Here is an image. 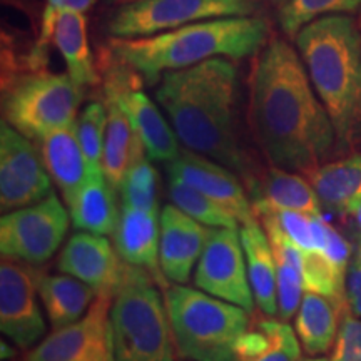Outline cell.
I'll return each instance as SVG.
<instances>
[{"label":"cell","mask_w":361,"mask_h":361,"mask_svg":"<svg viewBox=\"0 0 361 361\" xmlns=\"http://www.w3.org/2000/svg\"><path fill=\"white\" fill-rule=\"evenodd\" d=\"M114 247L129 264L159 274L161 214L157 211L121 206L114 229Z\"/></svg>","instance_id":"cell-19"},{"label":"cell","mask_w":361,"mask_h":361,"mask_svg":"<svg viewBox=\"0 0 361 361\" xmlns=\"http://www.w3.org/2000/svg\"><path fill=\"white\" fill-rule=\"evenodd\" d=\"M40 273L32 264L2 256L0 264V329L20 350L42 340L47 324L39 308Z\"/></svg>","instance_id":"cell-13"},{"label":"cell","mask_w":361,"mask_h":361,"mask_svg":"<svg viewBox=\"0 0 361 361\" xmlns=\"http://www.w3.org/2000/svg\"><path fill=\"white\" fill-rule=\"evenodd\" d=\"M250 121L266 161L305 178L338 151L335 126L303 59L279 37L264 45L252 66Z\"/></svg>","instance_id":"cell-1"},{"label":"cell","mask_w":361,"mask_h":361,"mask_svg":"<svg viewBox=\"0 0 361 361\" xmlns=\"http://www.w3.org/2000/svg\"><path fill=\"white\" fill-rule=\"evenodd\" d=\"M211 231L213 229H209V226L183 213L174 204L162 207L159 238L161 273L176 284H186L204 251Z\"/></svg>","instance_id":"cell-17"},{"label":"cell","mask_w":361,"mask_h":361,"mask_svg":"<svg viewBox=\"0 0 361 361\" xmlns=\"http://www.w3.org/2000/svg\"><path fill=\"white\" fill-rule=\"evenodd\" d=\"M343 300L306 291L295 314V331L306 355L328 353L340 329Z\"/></svg>","instance_id":"cell-24"},{"label":"cell","mask_w":361,"mask_h":361,"mask_svg":"<svg viewBox=\"0 0 361 361\" xmlns=\"http://www.w3.org/2000/svg\"><path fill=\"white\" fill-rule=\"evenodd\" d=\"M258 12V0H135L117 8L107 32L114 39L149 37L196 22Z\"/></svg>","instance_id":"cell-8"},{"label":"cell","mask_w":361,"mask_h":361,"mask_svg":"<svg viewBox=\"0 0 361 361\" xmlns=\"http://www.w3.org/2000/svg\"><path fill=\"white\" fill-rule=\"evenodd\" d=\"M241 245L245 250L247 276L256 306L266 316L278 314V273L273 247L264 228L258 221L241 224Z\"/></svg>","instance_id":"cell-22"},{"label":"cell","mask_w":361,"mask_h":361,"mask_svg":"<svg viewBox=\"0 0 361 361\" xmlns=\"http://www.w3.org/2000/svg\"><path fill=\"white\" fill-rule=\"evenodd\" d=\"M106 106L107 128L102 152V173L111 186L119 191L128 171L144 159L147 151L119 104L114 99L106 97Z\"/></svg>","instance_id":"cell-23"},{"label":"cell","mask_w":361,"mask_h":361,"mask_svg":"<svg viewBox=\"0 0 361 361\" xmlns=\"http://www.w3.org/2000/svg\"><path fill=\"white\" fill-rule=\"evenodd\" d=\"M37 288L52 331L79 322L99 296L90 284L66 273L40 274Z\"/></svg>","instance_id":"cell-26"},{"label":"cell","mask_w":361,"mask_h":361,"mask_svg":"<svg viewBox=\"0 0 361 361\" xmlns=\"http://www.w3.org/2000/svg\"><path fill=\"white\" fill-rule=\"evenodd\" d=\"M157 191H159L157 171L151 164L149 156H146L128 171L117 192L121 194V206L157 211L159 209Z\"/></svg>","instance_id":"cell-33"},{"label":"cell","mask_w":361,"mask_h":361,"mask_svg":"<svg viewBox=\"0 0 361 361\" xmlns=\"http://www.w3.org/2000/svg\"><path fill=\"white\" fill-rule=\"evenodd\" d=\"M300 361H329L324 356H310V358H301Z\"/></svg>","instance_id":"cell-40"},{"label":"cell","mask_w":361,"mask_h":361,"mask_svg":"<svg viewBox=\"0 0 361 361\" xmlns=\"http://www.w3.org/2000/svg\"><path fill=\"white\" fill-rule=\"evenodd\" d=\"M75 134L89 162V173L102 171V152L106 141L107 106L106 102L94 101L87 104L74 123Z\"/></svg>","instance_id":"cell-32"},{"label":"cell","mask_w":361,"mask_h":361,"mask_svg":"<svg viewBox=\"0 0 361 361\" xmlns=\"http://www.w3.org/2000/svg\"><path fill=\"white\" fill-rule=\"evenodd\" d=\"M111 306V296H97L79 322L47 335L24 361H114Z\"/></svg>","instance_id":"cell-14"},{"label":"cell","mask_w":361,"mask_h":361,"mask_svg":"<svg viewBox=\"0 0 361 361\" xmlns=\"http://www.w3.org/2000/svg\"><path fill=\"white\" fill-rule=\"evenodd\" d=\"M106 2H116V0H106Z\"/></svg>","instance_id":"cell-43"},{"label":"cell","mask_w":361,"mask_h":361,"mask_svg":"<svg viewBox=\"0 0 361 361\" xmlns=\"http://www.w3.org/2000/svg\"><path fill=\"white\" fill-rule=\"evenodd\" d=\"M271 4H273V6H276V7H281L284 2H286V0H269Z\"/></svg>","instance_id":"cell-41"},{"label":"cell","mask_w":361,"mask_h":361,"mask_svg":"<svg viewBox=\"0 0 361 361\" xmlns=\"http://www.w3.org/2000/svg\"><path fill=\"white\" fill-rule=\"evenodd\" d=\"M273 247L278 273V316L288 322L296 314L305 296L303 251L293 245L276 226L261 223Z\"/></svg>","instance_id":"cell-28"},{"label":"cell","mask_w":361,"mask_h":361,"mask_svg":"<svg viewBox=\"0 0 361 361\" xmlns=\"http://www.w3.org/2000/svg\"><path fill=\"white\" fill-rule=\"evenodd\" d=\"M176 351L191 361H236L251 326L250 311L201 290L174 284L166 293Z\"/></svg>","instance_id":"cell-5"},{"label":"cell","mask_w":361,"mask_h":361,"mask_svg":"<svg viewBox=\"0 0 361 361\" xmlns=\"http://www.w3.org/2000/svg\"><path fill=\"white\" fill-rule=\"evenodd\" d=\"M197 290L252 313V296L239 229L214 228L194 271Z\"/></svg>","instance_id":"cell-10"},{"label":"cell","mask_w":361,"mask_h":361,"mask_svg":"<svg viewBox=\"0 0 361 361\" xmlns=\"http://www.w3.org/2000/svg\"><path fill=\"white\" fill-rule=\"evenodd\" d=\"M11 358L12 356V351H11V348H8V346L6 345V341H2V358Z\"/></svg>","instance_id":"cell-39"},{"label":"cell","mask_w":361,"mask_h":361,"mask_svg":"<svg viewBox=\"0 0 361 361\" xmlns=\"http://www.w3.org/2000/svg\"><path fill=\"white\" fill-rule=\"evenodd\" d=\"M301 343L295 328L273 316L247 328L236 346V361H300Z\"/></svg>","instance_id":"cell-27"},{"label":"cell","mask_w":361,"mask_h":361,"mask_svg":"<svg viewBox=\"0 0 361 361\" xmlns=\"http://www.w3.org/2000/svg\"><path fill=\"white\" fill-rule=\"evenodd\" d=\"M361 0H286L279 7L278 20L288 37L295 39L311 22L328 16L356 12Z\"/></svg>","instance_id":"cell-31"},{"label":"cell","mask_w":361,"mask_h":361,"mask_svg":"<svg viewBox=\"0 0 361 361\" xmlns=\"http://www.w3.org/2000/svg\"><path fill=\"white\" fill-rule=\"evenodd\" d=\"M345 300L351 313L361 318V263L356 258L351 261L346 273Z\"/></svg>","instance_id":"cell-37"},{"label":"cell","mask_w":361,"mask_h":361,"mask_svg":"<svg viewBox=\"0 0 361 361\" xmlns=\"http://www.w3.org/2000/svg\"><path fill=\"white\" fill-rule=\"evenodd\" d=\"M119 67L109 69L104 82V96L114 99L129 117L130 124L142 139L149 159L171 162L179 156V139L173 126L168 124L161 111L147 94L139 87L137 72L117 61Z\"/></svg>","instance_id":"cell-12"},{"label":"cell","mask_w":361,"mask_h":361,"mask_svg":"<svg viewBox=\"0 0 361 361\" xmlns=\"http://www.w3.org/2000/svg\"><path fill=\"white\" fill-rule=\"evenodd\" d=\"M324 209L353 216L361 204V152L324 162L306 176Z\"/></svg>","instance_id":"cell-20"},{"label":"cell","mask_w":361,"mask_h":361,"mask_svg":"<svg viewBox=\"0 0 361 361\" xmlns=\"http://www.w3.org/2000/svg\"><path fill=\"white\" fill-rule=\"evenodd\" d=\"M111 338L114 361H174L168 306L152 286L149 271L135 269L112 298Z\"/></svg>","instance_id":"cell-6"},{"label":"cell","mask_w":361,"mask_h":361,"mask_svg":"<svg viewBox=\"0 0 361 361\" xmlns=\"http://www.w3.org/2000/svg\"><path fill=\"white\" fill-rule=\"evenodd\" d=\"M168 194L176 207L202 224L211 228H241L236 216L184 180L169 179Z\"/></svg>","instance_id":"cell-30"},{"label":"cell","mask_w":361,"mask_h":361,"mask_svg":"<svg viewBox=\"0 0 361 361\" xmlns=\"http://www.w3.org/2000/svg\"><path fill=\"white\" fill-rule=\"evenodd\" d=\"M329 361H361V318L345 313Z\"/></svg>","instance_id":"cell-36"},{"label":"cell","mask_w":361,"mask_h":361,"mask_svg":"<svg viewBox=\"0 0 361 361\" xmlns=\"http://www.w3.org/2000/svg\"><path fill=\"white\" fill-rule=\"evenodd\" d=\"M121 207L116 202V189L111 186L102 171L89 173L69 204V214L75 229L107 236L116 229Z\"/></svg>","instance_id":"cell-25"},{"label":"cell","mask_w":361,"mask_h":361,"mask_svg":"<svg viewBox=\"0 0 361 361\" xmlns=\"http://www.w3.org/2000/svg\"><path fill=\"white\" fill-rule=\"evenodd\" d=\"M310 80L331 117L338 151L361 141V29L353 17L328 16L295 37Z\"/></svg>","instance_id":"cell-4"},{"label":"cell","mask_w":361,"mask_h":361,"mask_svg":"<svg viewBox=\"0 0 361 361\" xmlns=\"http://www.w3.org/2000/svg\"><path fill=\"white\" fill-rule=\"evenodd\" d=\"M247 194L255 209H291L310 214H323V206L313 186L303 174L271 166L264 174L247 183Z\"/></svg>","instance_id":"cell-18"},{"label":"cell","mask_w":361,"mask_h":361,"mask_svg":"<svg viewBox=\"0 0 361 361\" xmlns=\"http://www.w3.org/2000/svg\"><path fill=\"white\" fill-rule=\"evenodd\" d=\"M51 174L32 141L2 121L0 126V207L4 213L52 194Z\"/></svg>","instance_id":"cell-11"},{"label":"cell","mask_w":361,"mask_h":361,"mask_svg":"<svg viewBox=\"0 0 361 361\" xmlns=\"http://www.w3.org/2000/svg\"><path fill=\"white\" fill-rule=\"evenodd\" d=\"M57 268L90 284L99 296L114 298L134 276L137 266L121 258L106 236L80 231L62 247Z\"/></svg>","instance_id":"cell-15"},{"label":"cell","mask_w":361,"mask_h":361,"mask_svg":"<svg viewBox=\"0 0 361 361\" xmlns=\"http://www.w3.org/2000/svg\"><path fill=\"white\" fill-rule=\"evenodd\" d=\"M353 221H355L356 231H358V238H360V241H361V204H360L358 209H356L355 213H353Z\"/></svg>","instance_id":"cell-38"},{"label":"cell","mask_w":361,"mask_h":361,"mask_svg":"<svg viewBox=\"0 0 361 361\" xmlns=\"http://www.w3.org/2000/svg\"><path fill=\"white\" fill-rule=\"evenodd\" d=\"M269 24L264 17H224L189 24L149 37L112 39L111 54L130 67L147 85L162 74L186 69L207 59H245L264 47Z\"/></svg>","instance_id":"cell-3"},{"label":"cell","mask_w":361,"mask_h":361,"mask_svg":"<svg viewBox=\"0 0 361 361\" xmlns=\"http://www.w3.org/2000/svg\"><path fill=\"white\" fill-rule=\"evenodd\" d=\"M97 0H47V6L44 8L42 22H40L39 40L35 44L32 52V61L35 64H44L45 61V49L52 42L54 29L56 22L62 12L74 11V12H87L94 7Z\"/></svg>","instance_id":"cell-35"},{"label":"cell","mask_w":361,"mask_h":361,"mask_svg":"<svg viewBox=\"0 0 361 361\" xmlns=\"http://www.w3.org/2000/svg\"><path fill=\"white\" fill-rule=\"evenodd\" d=\"M82 99L84 85L69 74L32 72L4 90V121L30 141H40L74 124Z\"/></svg>","instance_id":"cell-7"},{"label":"cell","mask_w":361,"mask_h":361,"mask_svg":"<svg viewBox=\"0 0 361 361\" xmlns=\"http://www.w3.org/2000/svg\"><path fill=\"white\" fill-rule=\"evenodd\" d=\"M69 221L71 214L54 192L35 204L8 211L0 219V252L32 266L42 264L61 247Z\"/></svg>","instance_id":"cell-9"},{"label":"cell","mask_w":361,"mask_h":361,"mask_svg":"<svg viewBox=\"0 0 361 361\" xmlns=\"http://www.w3.org/2000/svg\"><path fill=\"white\" fill-rule=\"evenodd\" d=\"M166 171L169 179L184 180L226 207L229 213L236 216L239 224L256 219L245 184L233 169L219 164L218 161L184 147L176 159L166 162Z\"/></svg>","instance_id":"cell-16"},{"label":"cell","mask_w":361,"mask_h":361,"mask_svg":"<svg viewBox=\"0 0 361 361\" xmlns=\"http://www.w3.org/2000/svg\"><path fill=\"white\" fill-rule=\"evenodd\" d=\"M238 71L233 59L214 57L162 74L156 101L189 151L233 169L246 184L255 178L238 133Z\"/></svg>","instance_id":"cell-2"},{"label":"cell","mask_w":361,"mask_h":361,"mask_svg":"<svg viewBox=\"0 0 361 361\" xmlns=\"http://www.w3.org/2000/svg\"><path fill=\"white\" fill-rule=\"evenodd\" d=\"M39 142L45 168L69 206L89 178V162L79 144L74 124L54 130Z\"/></svg>","instance_id":"cell-21"},{"label":"cell","mask_w":361,"mask_h":361,"mask_svg":"<svg viewBox=\"0 0 361 361\" xmlns=\"http://www.w3.org/2000/svg\"><path fill=\"white\" fill-rule=\"evenodd\" d=\"M356 259H358L360 263H361V241H360V245H358V251H356Z\"/></svg>","instance_id":"cell-42"},{"label":"cell","mask_w":361,"mask_h":361,"mask_svg":"<svg viewBox=\"0 0 361 361\" xmlns=\"http://www.w3.org/2000/svg\"><path fill=\"white\" fill-rule=\"evenodd\" d=\"M360 29H361V16H360Z\"/></svg>","instance_id":"cell-44"},{"label":"cell","mask_w":361,"mask_h":361,"mask_svg":"<svg viewBox=\"0 0 361 361\" xmlns=\"http://www.w3.org/2000/svg\"><path fill=\"white\" fill-rule=\"evenodd\" d=\"M348 271L338 268L322 251H303L305 290L343 300Z\"/></svg>","instance_id":"cell-34"},{"label":"cell","mask_w":361,"mask_h":361,"mask_svg":"<svg viewBox=\"0 0 361 361\" xmlns=\"http://www.w3.org/2000/svg\"><path fill=\"white\" fill-rule=\"evenodd\" d=\"M52 42L64 57L67 74L80 85L99 84L94 56L87 39V22L84 12L67 11L59 16Z\"/></svg>","instance_id":"cell-29"}]
</instances>
